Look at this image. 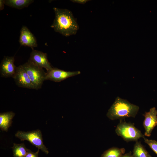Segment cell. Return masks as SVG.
Segmentation results:
<instances>
[{"mask_svg": "<svg viewBox=\"0 0 157 157\" xmlns=\"http://www.w3.org/2000/svg\"><path fill=\"white\" fill-rule=\"evenodd\" d=\"M115 133L121 137L126 142H136L141 138H144L145 135L141 131L136 128L134 123L127 122L120 120L115 129Z\"/></svg>", "mask_w": 157, "mask_h": 157, "instance_id": "cell-3", "label": "cell"}, {"mask_svg": "<svg viewBox=\"0 0 157 157\" xmlns=\"http://www.w3.org/2000/svg\"><path fill=\"white\" fill-rule=\"evenodd\" d=\"M5 4V0H0V10H3L4 8Z\"/></svg>", "mask_w": 157, "mask_h": 157, "instance_id": "cell-21", "label": "cell"}, {"mask_svg": "<svg viewBox=\"0 0 157 157\" xmlns=\"http://www.w3.org/2000/svg\"><path fill=\"white\" fill-rule=\"evenodd\" d=\"M80 73V71H67L53 67L51 69L47 71L46 80L58 82Z\"/></svg>", "mask_w": 157, "mask_h": 157, "instance_id": "cell-6", "label": "cell"}, {"mask_svg": "<svg viewBox=\"0 0 157 157\" xmlns=\"http://www.w3.org/2000/svg\"><path fill=\"white\" fill-rule=\"evenodd\" d=\"M132 155L133 157H152L141 142L138 141L135 142L134 145Z\"/></svg>", "mask_w": 157, "mask_h": 157, "instance_id": "cell-14", "label": "cell"}, {"mask_svg": "<svg viewBox=\"0 0 157 157\" xmlns=\"http://www.w3.org/2000/svg\"><path fill=\"white\" fill-rule=\"evenodd\" d=\"M22 65L34 85L35 89H40L44 81L46 80V72L43 68L34 65L28 60Z\"/></svg>", "mask_w": 157, "mask_h": 157, "instance_id": "cell-4", "label": "cell"}, {"mask_svg": "<svg viewBox=\"0 0 157 157\" xmlns=\"http://www.w3.org/2000/svg\"><path fill=\"white\" fill-rule=\"evenodd\" d=\"M14 57L5 56L0 66L1 76L2 77H13L16 71L17 67L14 65Z\"/></svg>", "mask_w": 157, "mask_h": 157, "instance_id": "cell-10", "label": "cell"}, {"mask_svg": "<svg viewBox=\"0 0 157 157\" xmlns=\"http://www.w3.org/2000/svg\"><path fill=\"white\" fill-rule=\"evenodd\" d=\"M15 113L9 111L0 113V128L2 131H8V129L11 126L12 119Z\"/></svg>", "mask_w": 157, "mask_h": 157, "instance_id": "cell-12", "label": "cell"}, {"mask_svg": "<svg viewBox=\"0 0 157 157\" xmlns=\"http://www.w3.org/2000/svg\"><path fill=\"white\" fill-rule=\"evenodd\" d=\"M120 157H133L132 155V152L130 151L129 152L124 154Z\"/></svg>", "mask_w": 157, "mask_h": 157, "instance_id": "cell-20", "label": "cell"}, {"mask_svg": "<svg viewBox=\"0 0 157 157\" xmlns=\"http://www.w3.org/2000/svg\"><path fill=\"white\" fill-rule=\"evenodd\" d=\"M12 148L14 157H25L28 149L23 143L19 144L14 143Z\"/></svg>", "mask_w": 157, "mask_h": 157, "instance_id": "cell-16", "label": "cell"}, {"mask_svg": "<svg viewBox=\"0 0 157 157\" xmlns=\"http://www.w3.org/2000/svg\"><path fill=\"white\" fill-rule=\"evenodd\" d=\"M53 9L55 17L51 27L66 37L75 35L79 26L72 12L66 9L54 7Z\"/></svg>", "mask_w": 157, "mask_h": 157, "instance_id": "cell-1", "label": "cell"}, {"mask_svg": "<svg viewBox=\"0 0 157 157\" xmlns=\"http://www.w3.org/2000/svg\"><path fill=\"white\" fill-rule=\"evenodd\" d=\"M144 142L148 145L150 148L157 155V141L149 139L145 137L144 138Z\"/></svg>", "mask_w": 157, "mask_h": 157, "instance_id": "cell-17", "label": "cell"}, {"mask_svg": "<svg viewBox=\"0 0 157 157\" xmlns=\"http://www.w3.org/2000/svg\"><path fill=\"white\" fill-rule=\"evenodd\" d=\"M34 1L33 0H5V4L13 8L21 9L28 7Z\"/></svg>", "mask_w": 157, "mask_h": 157, "instance_id": "cell-13", "label": "cell"}, {"mask_svg": "<svg viewBox=\"0 0 157 157\" xmlns=\"http://www.w3.org/2000/svg\"><path fill=\"white\" fill-rule=\"evenodd\" d=\"M28 61L36 66L45 68L47 71L53 68L48 60L47 54L39 51L32 50Z\"/></svg>", "mask_w": 157, "mask_h": 157, "instance_id": "cell-8", "label": "cell"}, {"mask_svg": "<svg viewBox=\"0 0 157 157\" xmlns=\"http://www.w3.org/2000/svg\"><path fill=\"white\" fill-rule=\"evenodd\" d=\"M144 119L143 126L145 130L144 135L149 137L154 128L157 125V110L155 107L151 108L149 111L143 114Z\"/></svg>", "mask_w": 157, "mask_h": 157, "instance_id": "cell-7", "label": "cell"}, {"mask_svg": "<svg viewBox=\"0 0 157 157\" xmlns=\"http://www.w3.org/2000/svg\"><path fill=\"white\" fill-rule=\"evenodd\" d=\"M89 0H72L71 1L73 3H77L81 4H84Z\"/></svg>", "mask_w": 157, "mask_h": 157, "instance_id": "cell-19", "label": "cell"}, {"mask_svg": "<svg viewBox=\"0 0 157 157\" xmlns=\"http://www.w3.org/2000/svg\"><path fill=\"white\" fill-rule=\"evenodd\" d=\"M13 78L18 87L35 89L34 85L22 65L17 67L15 73Z\"/></svg>", "mask_w": 157, "mask_h": 157, "instance_id": "cell-9", "label": "cell"}, {"mask_svg": "<svg viewBox=\"0 0 157 157\" xmlns=\"http://www.w3.org/2000/svg\"><path fill=\"white\" fill-rule=\"evenodd\" d=\"M39 149L35 152H34L30 149H28L27 153L25 157H38Z\"/></svg>", "mask_w": 157, "mask_h": 157, "instance_id": "cell-18", "label": "cell"}, {"mask_svg": "<svg viewBox=\"0 0 157 157\" xmlns=\"http://www.w3.org/2000/svg\"><path fill=\"white\" fill-rule=\"evenodd\" d=\"M19 42L21 46L30 47L32 50L38 46L35 37L25 26H23L21 29Z\"/></svg>", "mask_w": 157, "mask_h": 157, "instance_id": "cell-11", "label": "cell"}, {"mask_svg": "<svg viewBox=\"0 0 157 157\" xmlns=\"http://www.w3.org/2000/svg\"><path fill=\"white\" fill-rule=\"evenodd\" d=\"M15 136L22 141L25 140L28 141L45 154H48L49 151L43 143L42 134L40 130L27 132L18 131L15 134Z\"/></svg>", "mask_w": 157, "mask_h": 157, "instance_id": "cell-5", "label": "cell"}, {"mask_svg": "<svg viewBox=\"0 0 157 157\" xmlns=\"http://www.w3.org/2000/svg\"><path fill=\"white\" fill-rule=\"evenodd\" d=\"M139 109L138 106L118 97L109 109L106 116L112 120H123L129 117L134 118Z\"/></svg>", "mask_w": 157, "mask_h": 157, "instance_id": "cell-2", "label": "cell"}, {"mask_svg": "<svg viewBox=\"0 0 157 157\" xmlns=\"http://www.w3.org/2000/svg\"><path fill=\"white\" fill-rule=\"evenodd\" d=\"M125 149L113 147L104 151L100 157H120L125 154Z\"/></svg>", "mask_w": 157, "mask_h": 157, "instance_id": "cell-15", "label": "cell"}]
</instances>
